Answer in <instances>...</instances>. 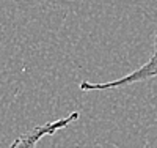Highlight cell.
<instances>
[{"label":"cell","instance_id":"7a4b0ae2","mask_svg":"<svg viewBox=\"0 0 157 148\" xmlns=\"http://www.w3.org/2000/svg\"><path fill=\"white\" fill-rule=\"evenodd\" d=\"M77 120H78V112H72V114L63 117V118H58V120H54V122L35 126V128L29 129L27 132L21 134L19 137H16L8 148H36L38 142L41 139H44L47 136H54L55 132H58L60 129H64L71 123L77 122Z\"/></svg>","mask_w":157,"mask_h":148},{"label":"cell","instance_id":"6da1fadb","mask_svg":"<svg viewBox=\"0 0 157 148\" xmlns=\"http://www.w3.org/2000/svg\"><path fill=\"white\" fill-rule=\"evenodd\" d=\"M157 77V35L154 38V44H152V54L146 63H143L141 66L132 73H129L124 77L110 80V82H88V80H83L80 82L78 88L82 91H107V90H116V88H123V87H129L138 82H146L149 79Z\"/></svg>","mask_w":157,"mask_h":148}]
</instances>
